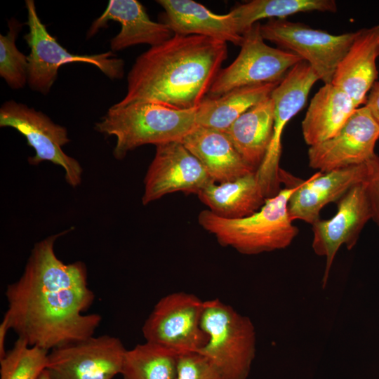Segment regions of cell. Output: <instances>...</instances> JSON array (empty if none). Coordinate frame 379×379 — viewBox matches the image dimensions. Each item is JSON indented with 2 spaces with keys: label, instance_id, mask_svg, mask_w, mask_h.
I'll return each instance as SVG.
<instances>
[{
  "label": "cell",
  "instance_id": "obj_1",
  "mask_svg": "<svg viewBox=\"0 0 379 379\" xmlns=\"http://www.w3.org/2000/svg\"><path fill=\"white\" fill-rule=\"evenodd\" d=\"M63 233L34 246L22 274L5 293L4 317L10 328L29 345L48 351L93 336L102 320L98 314H84L95 299L86 265L65 263L55 254V242Z\"/></svg>",
  "mask_w": 379,
  "mask_h": 379
},
{
  "label": "cell",
  "instance_id": "obj_2",
  "mask_svg": "<svg viewBox=\"0 0 379 379\" xmlns=\"http://www.w3.org/2000/svg\"><path fill=\"white\" fill-rule=\"evenodd\" d=\"M227 43L173 35L139 55L127 77L125 96L115 106L154 102L188 110L198 107L227 58Z\"/></svg>",
  "mask_w": 379,
  "mask_h": 379
},
{
  "label": "cell",
  "instance_id": "obj_3",
  "mask_svg": "<svg viewBox=\"0 0 379 379\" xmlns=\"http://www.w3.org/2000/svg\"><path fill=\"white\" fill-rule=\"evenodd\" d=\"M281 182L286 187L267 198L261 208L241 218H226L210 210L201 211L199 224L213 234L222 246H230L245 255H256L284 249L290 246L298 234L288 210L289 198L298 180L281 169Z\"/></svg>",
  "mask_w": 379,
  "mask_h": 379
},
{
  "label": "cell",
  "instance_id": "obj_4",
  "mask_svg": "<svg viewBox=\"0 0 379 379\" xmlns=\"http://www.w3.org/2000/svg\"><path fill=\"white\" fill-rule=\"evenodd\" d=\"M197 108L181 110L154 102L114 105L95 123V129L116 138L113 155L121 160L142 145L181 141L197 126Z\"/></svg>",
  "mask_w": 379,
  "mask_h": 379
},
{
  "label": "cell",
  "instance_id": "obj_5",
  "mask_svg": "<svg viewBox=\"0 0 379 379\" xmlns=\"http://www.w3.org/2000/svg\"><path fill=\"white\" fill-rule=\"evenodd\" d=\"M201 328L208 340L198 353L212 363L223 379H247L255 355L251 320L214 298L204 302Z\"/></svg>",
  "mask_w": 379,
  "mask_h": 379
},
{
  "label": "cell",
  "instance_id": "obj_6",
  "mask_svg": "<svg viewBox=\"0 0 379 379\" xmlns=\"http://www.w3.org/2000/svg\"><path fill=\"white\" fill-rule=\"evenodd\" d=\"M27 25L29 32L24 36L30 52L28 57V85L41 94H48L55 83L61 65L84 62L95 66L111 79H119L124 74V61L112 51L92 55L69 52L48 31L39 18L35 3L26 0Z\"/></svg>",
  "mask_w": 379,
  "mask_h": 379
},
{
  "label": "cell",
  "instance_id": "obj_7",
  "mask_svg": "<svg viewBox=\"0 0 379 379\" xmlns=\"http://www.w3.org/2000/svg\"><path fill=\"white\" fill-rule=\"evenodd\" d=\"M258 22L243 34L241 50L236 59L220 70L208 91L217 98L237 88L281 82L287 72L302 60L296 54L268 46Z\"/></svg>",
  "mask_w": 379,
  "mask_h": 379
},
{
  "label": "cell",
  "instance_id": "obj_8",
  "mask_svg": "<svg viewBox=\"0 0 379 379\" xmlns=\"http://www.w3.org/2000/svg\"><path fill=\"white\" fill-rule=\"evenodd\" d=\"M260 32L265 41L296 54L310 65L319 80L331 84L357 30L332 34L286 19H270L260 25Z\"/></svg>",
  "mask_w": 379,
  "mask_h": 379
},
{
  "label": "cell",
  "instance_id": "obj_9",
  "mask_svg": "<svg viewBox=\"0 0 379 379\" xmlns=\"http://www.w3.org/2000/svg\"><path fill=\"white\" fill-rule=\"evenodd\" d=\"M0 126L13 128L26 138L27 144L34 150V156L28 158L29 164L50 161L63 168L65 179L70 186L77 187L81 183V164L62 150L70 141L65 127L55 124L44 112L13 100L5 102L0 108Z\"/></svg>",
  "mask_w": 379,
  "mask_h": 379
},
{
  "label": "cell",
  "instance_id": "obj_10",
  "mask_svg": "<svg viewBox=\"0 0 379 379\" xmlns=\"http://www.w3.org/2000/svg\"><path fill=\"white\" fill-rule=\"evenodd\" d=\"M204 302L194 294L183 291L162 297L142 326L145 342L178 355L198 352L208 340L201 328Z\"/></svg>",
  "mask_w": 379,
  "mask_h": 379
},
{
  "label": "cell",
  "instance_id": "obj_11",
  "mask_svg": "<svg viewBox=\"0 0 379 379\" xmlns=\"http://www.w3.org/2000/svg\"><path fill=\"white\" fill-rule=\"evenodd\" d=\"M318 80V76L310 65L302 60L287 72L271 94L274 104L273 134L265 159L255 171L266 199L276 195L281 190L279 161L284 130L289 121L303 108L312 86Z\"/></svg>",
  "mask_w": 379,
  "mask_h": 379
},
{
  "label": "cell",
  "instance_id": "obj_12",
  "mask_svg": "<svg viewBox=\"0 0 379 379\" xmlns=\"http://www.w3.org/2000/svg\"><path fill=\"white\" fill-rule=\"evenodd\" d=\"M126 350L118 338L91 336L51 350L46 370L51 379H112L121 373Z\"/></svg>",
  "mask_w": 379,
  "mask_h": 379
},
{
  "label": "cell",
  "instance_id": "obj_13",
  "mask_svg": "<svg viewBox=\"0 0 379 379\" xmlns=\"http://www.w3.org/2000/svg\"><path fill=\"white\" fill-rule=\"evenodd\" d=\"M212 182L203 164L181 141L160 144L145 176L142 202L147 205L176 192L197 195Z\"/></svg>",
  "mask_w": 379,
  "mask_h": 379
},
{
  "label": "cell",
  "instance_id": "obj_14",
  "mask_svg": "<svg viewBox=\"0 0 379 379\" xmlns=\"http://www.w3.org/2000/svg\"><path fill=\"white\" fill-rule=\"evenodd\" d=\"M378 139L379 125L365 106L359 107L335 135L309 147V166L327 172L366 164L376 155Z\"/></svg>",
  "mask_w": 379,
  "mask_h": 379
},
{
  "label": "cell",
  "instance_id": "obj_15",
  "mask_svg": "<svg viewBox=\"0 0 379 379\" xmlns=\"http://www.w3.org/2000/svg\"><path fill=\"white\" fill-rule=\"evenodd\" d=\"M337 211L329 219L312 225V247L314 253L326 258L322 287L326 286L335 257L343 245L348 250L357 244L360 234L372 219V211L364 182L351 188L337 202Z\"/></svg>",
  "mask_w": 379,
  "mask_h": 379
},
{
  "label": "cell",
  "instance_id": "obj_16",
  "mask_svg": "<svg viewBox=\"0 0 379 379\" xmlns=\"http://www.w3.org/2000/svg\"><path fill=\"white\" fill-rule=\"evenodd\" d=\"M368 173V163L327 172L314 173L300 180L289 198L288 210L291 220L311 225L320 219L322 208L336 203L354 186L363 183Z\"/></svg>",
  "mask_w": 379,
  "mask_h": 379
},
{
  "label": "cell",
  "instance_id": "obj_17",
  "mask_svg": "<svg viewBox=\"0 0 379 379\" xmlns=\"http://www.w3.org/2000/svg\"><path fill=\"white\" fill-rule=\"evenodd\" d=\"M110 20L121 25L120 32L110 41L112 51H121L138 44H148L152 47L173 36L167 25L151 20L138 1L110 0L104 12L91 24L86 37L94 36Z\"/></svg>",
  "mask_w": 379,
  "mask_h": 379
},
{
  "label": "cell",
  "instance_id": "obj_18",
  "mask_svg": "<svg viewBox=\"0 0 379 379\" xmlns=\"http://www.w3.org/2000/svg\"><path fill=\"white\" fill-rule=\"evenodd\" d=\"M379 58V25L357 30L344 58L338 64L331 84L343 91L358 108L377 81Z\"/></svg>",
  "mask_w": 379,
  "mask_h": 379
},
{
  "label": "cell",
  "instance_id": "obj_19",
  "mask_svg": "<svg viewBox=\"0 0 379 379\" xmlns=\"http://www.w3.org/2000/svg\"><path fill=\"white\" fill-rule=\"evenodd\" d=\"M164 10V23L173 35H199L241 46L234 20L229 12L216 14L192 0H158Z\"/></svg>",
  "mask_w": 379,
  "mask_h": 379
},
{
  "label": "cell",
  "instance_id": "obj_20",
  "mask_svg": "<svg viewBox=\"0 0 379 379\" xmlns=\"http://www.w3.org/2000/svg\"><path fill=\"white\" fill-rule=\"evenodd\" d=\"M181 142L215 183L232 181L255 172L244 162L225 131L197 126Z\"/></svg>",
  "mask_w": 379,
  "mask_h": 379
},
{
  "label": "cell",
  "instance_id": "obj_21",
  "mask_svg": "<svg viewBox=\"0 0 379 379\" xmlns=\"http://www.w3.org/2000/svg\"><path fill=\"white\" fill-rule=\"evenodd\" d=\"M357 107L343 91L333 84H324L310 100L301 128L309 147L335 135Z\"/></svg>",
  "mask_w": 379,
  "mask_h": 379
},
{
  "label": "cell",
  "instance_id": "obj_22",
  "mask_svg": "<svg viewBox=\"0 0 379 379\" xmlns=\"http://www.w3.org/2000/svg\"><path fill=\"white\" fill-rule=\"evenodd\" d=\"M274 122V104L270 96L242 114L225 131L244 162L255 171L268 150Z\"/></svg>",
  "mask_w": 379,
  "mask_h": 379
},
{
  "label": "cell",
  "instance_id": "obj_23",
  "mask_svg": "<svg viewBox=\"0 0 379 379\" xmlns=\"http://www.w3.org/2000/svg\"><path fill=\"white\" fill-rule=\"evenodd\" d=\"M197 196L208 210L226 218L250 215L259 210L266 199L255 172L232 181L212 182Z\"/></svg>",
  "mask_w": 379,
  "mask_h": 379
},
{
  "label": "cell",
  "instance_id": "obj_24",
  "mask_svg": "<svg viewBox=\"0 0 379 379\" xmlns=\"http://www.w3.org/2000/svg\"><path fill=\"white\" fill-rule=\"evenodd\" d=\"M279 83L243 86L217 98L206 97L196 109L197 126L225 131L242 114L270 97Z\"/></svg>",
  "mask_w": 379,
  "mask_h": 379
},
{
  "label": "cell",
  "instance_id": "obj_25",
  "mask_svg": "<svg viewBox=\"0 0 379 379\" xmlns=\"http://www.w3.org/2000/svg\"><path fill=\"white\" fill-rule=\"evenodd\" d=\"M337 10L334 0H253L234 7L230 13L239 34L242 35L260 20L286 19L312 11L335 13Z\"/></svg>",
  "mask_w": 379,
  "mask_h": 379
},
{
  "label": "cell",
  "instance_id": "obj_26",
  "mask_svg": "<svg viewBox=\"0 0 379 379\" xmlns=\"http://www.w3.org/2000/svg\"><path fill=\"white\" fill-rule=\"evenodd\" d=\"M179 355L173 351L145 342L125 354L123 379H176Z\"/></svg>",
  "mask_w": 379,
  "mask_h": 379
},
{
  "label": "cell",
  "instance_id": "obj_27",
  "mask_svg": "<svg viewBox=\"0 0 379 379\" xmlns=\"http://www.w3.org/2000/svg\"><path fill=\"white\" fill-rule=\"evenodd\" d=\"M49 351L31 346L18 338L13 347L0 358V379H38L46 369Z\"/></svg>",
  "mask_w": 379,
  "mask_h": 379
},
{
  "label": "cell",
  "instance_id": "obj_28",
  "mask_svg": "<svg viewBox=\"0 0 379 379\" xmlns=\"http://www.w3.org/2000/svg\"><path fill=\"white\" fill-rule=\"evenodd\" d=\"M8 26L6 34H0V76L10 88L17 90L28 82V57L18 50L15 42L22 24L11 18Z\"/></svg>",
  "mask_w": 379,
  "mask_h": 379
},
{
  "label": "cell",
  "instance_id": "obj_29",
  "mask_svg": "<svg viewBox=\"0 0 379 379\" xmlns=\"http://www.w3.org/2000/svg\"><path fill=\"white\" fill-rule=\"evenodd\" d=\"M176 379H223L212 363L198 352L179 355Z\"/></svg>",
  "mask_w": 379,
  "mask_h": 379
},
{
  "label": "cell",
  "instance_id": "obj_30",
  "mask_svg": "<svg viewBox=\"0 0 379 379\" xmlns=\"http://www.w3.org/2000/svg\"><path fill=\"white\" fill-rule=\"evenodd\" d=\"M368 166V173L364 185L372 211V220L379 230V156L376 154Z\"/></svg>",
  "mask_w": 379,
  "mask_h": 379
},
{
  "label": "cell",
  "instance_id": "obj_31",
  "mask_svg": "<svg viewBox=\"0 0 379 379\" xmlns=\"http://www.w3.org/2000/svg\"><path fill=\"white\" fill-rule=\"evenodd\" d=\"M364 106L379 125V81H376L371 88Z\"/></svg>",
  "mask_w": 379,
  "mask_h": 379
},
{
  "label": "cell",
  "instance_id": "obj_32",
  "mask_svg": "<svg viewBox=\"0 0 379 379\" xmlns=\"http://www.w3.org/2000/svg\"><path fill=\"white\" fill-rule=\"evenodd\" d=\"M11 329L8 322L4 317L1 323L0 324V358L4 357L6 351L5 350V340L6 337V333L8 330Z\"/></svg>",
  "mask_w": 379,
  "mask_h": 379
},
{
  "label": "cell",
  "instance_id": "obj_33",
  "mask_svg": "<svg viewBox=\"0 0 379 379\" xmlns=\"http://www.w3.org/2000/svg\"><path fill=\"white\" fill-rule=\"evenodd\" d=\"M38 379H51L48 371L45 369Z\"/></svg>",
  "mask_w": 379,
  "mask_h": 379
}]
</instances>
